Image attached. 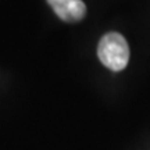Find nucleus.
<instances>
[{
    "mask_svg": "<svg viewBox=\"0 0 150 150\" xmlns=\"http://www.w3.org/2000/svg\"><path fill=\"white\" fill-rule=\"evenodd\" d=\"M97 56L111 71L124 70L129 61V46L125 38L118 32L106 33L99 42Z\"/></svg>",
    "mask_w": 150,
    "mask_h": 150,
    "instance_id": "obj_1",
    "label": "nucleus"
},
{
    "mask_svg": "<svg viewBox=\"0 0 150 150\" xmlns=\"http://www.w3.org/2000/svg\"><path fill=\"white\" fill-rule=\"evenodd\" d=\"M47 3L65 22L81 21L86 14V6L82 0H47Z\"/></svg>",
    "mask_w": 150,
    "mask_h": 150,
    "instance_id": "obj_2",
    "label": "nucleus"
}]
</instances>
